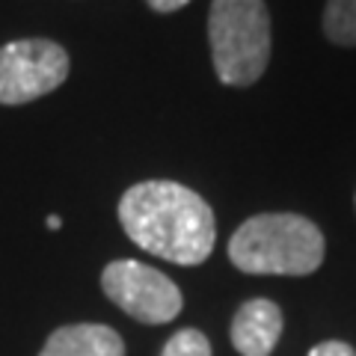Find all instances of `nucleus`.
<instances>
[{"label": "nucleus", "instance_id": "nucleus-1", "mask_svg": "<svg viewBox=\"0 0 356 356\" xmlns=\"http://www.w3.org/2000/svg\"><path fill=\"white\" fill-rule=\"evenodd\" d=\"M125 235L172 264H202L214 252V211L196 191L175 181H140L119 199Z\"/></svg>", "mask_w": 356, "mask_h": 356}, {"label": "nucleus", "instance_id": "nucleus-4", "mask_svg": "<svg viewBox=\"0 0 356 356\" xmlns=\"http://www.w3.org/2000/svg\"><path fill=\"white\" fill-rule=\"evenodd\" d=\"M69 54L51 39H18L0 48V104H30L69 77Z\"/></svg>", "mask_w": 356, "mask_h": 356}, {"label": "nucleus", "instance_id": "nucleus-3", "mask_svg": "<svg viewBox=\"0 0 356 356\" xmlns=\"http://www.w3.org/2000/svg\"><path fill=\"white\" fill-rule=\"evenodd\" d=\"M208 42L220 81L226 86H252L270 63V15L264 0H214Z\"/></svg>", "mask_w": 356, "mask_h": 356}, {"label": "nucleus", "instance_id": "nucleus-10", "mask_svg": "<svg viewBox=\"0 0 356 356\" xmlns=\"http://www.w3.org/2000/svg\"><path fill=\"white\" fill-rule=\"evenodd\" d=\"M309 356H356V350L344 341H321L309 350Z\"/></svg>", "mask_w": 356, "mask_h": 356}, {"label": "nucleus", "instance_id": "nucleus-5", "mask_svg": "<svg viewBox=\"0 0 356 356\" xmlns=\"http://www.w3.org/2000/svg\"><path fill=\"white\" fill-rule=\"evenodd\" d=\"M102 288L125 315L149 327L170 324L184 306L181 291L170 276L134 259L110 261L102 273Z\"/></svg>", "mask_w": 356, "mask_h": 356}, {"label": "nucleus", "instance_id": "nucleus-7", "mask_svg": "<svg viewBox=\"0 0 356 356\" xmlns=\"http://www.w3.org/2000/svg\"><path fill=\"white\" fill-rule=\"evenodd\" d=\"M39 356H125V341L104 324H72L54 330Z\"/></svg>", "mask_w": 356, "mask_h": 356}, {"label": "nucleus", "instance_id": "nucleus-9", "mask_svg": "<svg viewBox=\"0 0 356 356\" xmlns=\"http://www.w3.org/2000/svg\"><path fill=\"white\" fill-rule=\"evenodd\" d=\"M161 356H211V341L205 339V332L187 327V330H178L163 344Z\"/></svg>", "mask_w": 356, "mask_h": 356}, {"label": "nucleus", "instance_id": "nucleus-6", "mask_svg": "<svg viewBox=\"0 0 356 356\" xmlns=\"http://www.w3.org/2000/svg\"><path fill=\"white\" fill-rule=\"evenodd\" d=\"M282 336V309L273 300H247L232 321V344L243 356H270Z\"/></svg>", "mask_w": 356, "mask_h": 356}, {"label": "nucleus", "instance_id": "nucleus-2", "mask_svg": "<svg viewBox=\"0 0 356 356\" xmlns=\"http://www.w3.org/2000/svg\"><path fill=\"white\" fill-rule=\"evenodd\" d=\"M324 252L321 229L300 214H255L229 241L232 264L252 276H309Z\"/></svg>", "mask_w": 356, "mask_h": 356}, {"label": "nucleus", "instance_id": "nucleus-8", "mask_svg": "<svg viewBox=\"0 0 356 356\" xmlns=\"http://www.w3.org/2000/svg\"><path fill=\"white\" fill-rule=\"evenodd\" d=\"M324 36L341 48H356V0H327Z\"/></svg>", "mask_w": 356, "mask_h": 356}, {"label": "nucleus", "instance_id": "nucleus-12", "mask_svg": "<svg viewBox=\"0 0 356 356\" xmlns=\"http://www.w3.org/2000/svg\"><path fill=\"white\" fill-rule=\"evenodd\" d=\"M60 226H63V220H60L57 214H54V217H48V229H51V232H57Z\"/></svg>", "mask_w": 356, "mask_h": 356}, {"label": "nucleus", "instance_id": "nucleus-11", "mask_svg": "<svg viewBox=\"0 0 356 356\" xmlns=\"http://www.w3.org/2000/svg\"><path fill=\"white\" fill-rule=\"evenodd\" d=\"M146 3L154 9V13H175V9H181V6H187L191 0H146Z\"/></svg>", "mask_w": 356, "mask_h": 356}]
</instances>
